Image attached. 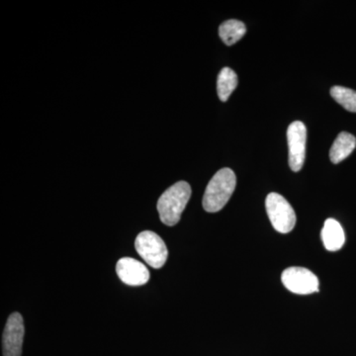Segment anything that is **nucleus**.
<instances>
[{"instance_id":"1","label":"nucleus","mask_w":356,"mask_h":356,"mask_svg":"<svg viewBox=\"0 0 356 356\" xmlns=\"http://www.w3.org/2000/svg\"><path fill=\"white\" fill-rule=\"evenodd\" d=\"M191 197V187L186 181L177 182L166 189L156 205L161 221L166 226H175Z\"/></svg>"},{"instance_id":"2","label":"nucleus","mask_w":356,"mask_h":356,"mask_svg":"<svg viewBox=\"0 0 356 356\" xmlns=\"http://www.w3.org/2000/svg\"><path fill=\"white\" fill-rule=\"evenodd\" d=\"M236 178L231 168H222L210 180L203 197V208L209 213L221 211L236 189Z\"/></svg>"},{"instance_id":"3","label":"nucleus","mask_w":356,"mask_h":356,"mask_svg":"<svg viewBox=\"0 0 356 356\" xmlns=\"http://www.w3.org/2000/svg\"><path fill=\"white\" fill-rule=\"evenodd\" d=\"M136 250L154 268H161L168 259V250L163 238L152 231L140 233L136 238Z\"/></svg>"},{"instance_id":"4","label":"nucleus","mask_w":356,"mask_h":356,"mask_svg":"<svg viewBox=\"0 0 356 356\" xmlns=\"http://www.w3.org/2000/svg\"><path fill=\"white\" fill-rule=\"evenodd\" d=\"M267 215L273 228L281 234L290 233L296 224V214L286 199L278 193H270L266 197Z\"/></svg>"},{"instance_id":"5","label":"nucleus","mask_w":356,"mask_h":356,"mask_svg":"<svg viewBox=\"0 0 356 356\" xmlns=\"http://www.w3.org/2000/svg\"><path fill=\"white\" fill-rule=\"evenodd\" d=\"M283 284L289 291L299 295H308L318 291V280L304 267H289L281 275Z\"/></svg>"},{"instance_id":"6","label":"nucleus","mask_w":356,"mask_h":356,"mask_svg":"<svg viewBox=\"0 0 356 356\" xmlns=\"http://www.w3.org/2000/svg\"><path fill=\"white\" fill-rule=\"evenodd\" d=\"M289 165L297 172L303 168L306 159L307 129L303 122L295 121L287 130Z\"/></svg>"},{"instance_id":"7","label":"nucleus","mask_w":356,"mask_h":356,"mask_svg":"<svg viewBox=\"0 0 356 356\" xmlns=\"http://www.w3.org/2000/svg\"><path fill=\"white\" fill-rule=\"evenodd\" d=\"M24 321L19 313L11 314L7 320L2 337L3 356H21L24 339Z\"/></svg>"},{"instance_id":"8","label":"nucleus","mask_w":356,"mask_h":356,"mask_svg":"<svg viewBox=\"0 0 356 356\" xmlns=\"http://www.w3.org/2000/svg\"><path fill=\"white\" fill-rule=\"evenodd\" d=\"M117 274L125 284L130 286L145 285L149 280V269L142 262L132 257L119 259L116 266Z\"/></svg>"},{"instance_id":"9","label":"nucleus","mask_w":356,"mask_h":356,"mask_svg":"<svg viewBox=\"0 0 356 356\" xmlns=\"http://www.w3.org/2000/svg\"><path fill=\"white\" fill-rule=\"evenodd\" d=\"M321 234L325 248L330 252H337L343 247L346 235L343 227L336 220L327 219Z\"/></svg>"},{"instance_id":"10","label":"nucleus","mask_w":356,"mask_h":356,"mask_svg":"<svg viewBox=\"0 0 356 356\" xmlns=\"http://www.w3.org/2000/svg\"><path fill=\"white\" fill-rule=\"evenodd\" d=\"M355 136L346 132L339 134L330 151V159H331L332 163H339L343 161L355 151Z\"/></svg>"},{"instance_id":"11","label":"nucleus","mask_w":356,"mask_h":356,"mask_svg":"<svg viewBox=\"0 0 356 356\" xmlns=\"http://www.w3.org/2000/svg\"><path fill=\"white\" fill-rule=\"evenodd\" d=\"M247 27L242 21L231 19L222 23L219 28L220 38L228 46L236 44L245 36Z\"/></svg>"},{"instance_id":"12","label":"nucleus","mask_w":356,"mask_h":356,"mask_svg":"<svg viewBox=\"0 0 356 356\" xmlns=\"http://www.w3.org/2000/svg\"><path fill=\"white\" fill-rule=\"evenodd\" d=\"M238 86V76L233 70L224 67L218 76L217 90L221 102H226Z\"/></svg>"},{"instance_id":"13","label":"nucleus","mask_w":356,"mask_h":356,"mask_svg":"<svg viewBox=\"0 0 356 356\" xmlns=\"http://www.w3.org/2000/svg\"><path fill=\"white\" fill-rule=\"evenodd\" d=\"M331 95L344 109L356 112V91L343 86H334L331 89Z\"/></svg>"}]
</instances>
